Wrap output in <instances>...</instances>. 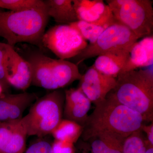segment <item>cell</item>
Listing matches in <instances>:
<instances>
[{"label": "cell", "instance_id": "cell-2", "mask_svg": "<svg viewBox=\"0 0 153 153\" xmlns=\"http://www.w3.org/2000/svg\"><path fill=\"white\" fill-rule=\"evenodd\" d=\"M49 17L47 7L21 12H0V37L14 47L28 43L44 52L42 40Z\"/></svg>", "mask_w": 153, "mask_h": 153}, {"label": "cell", "instance_id": "cell-20", "mask_svg": "<svg viewBox=\"0 0 153 153\" xmlns=\"http://www.w3.org/2000/svg\"><path fill=\"white\" fill-rule=\"evenodd\" d=\"M69 25L75 28L84 40L89 41L91 44L95 43L102 32L108 27L105 26L91 24L80 20L71 23Z\"/></svg>", "mask_w": 153, "mask_h": 153}, {"label": "cell", "instance_id": "cell-10", "mask_svg": "<svg viewBox=\"0 0 153 153\" xmlns=\"http://www.w3.org/2000/svg\"><path fill=\"white\" fill-rule=\"evenodd\" d=\"M78 20L108 27L117 22L102 0H72Z\"/></svg>", "mask_w": 153, "mask_h": 153}, {"label": "cell", "instance_id": "cell-15", "mask_svg": "<svg viewBox=\"0 0 153 153\" xmlns=\"http://www.w3.org/2000/svg\"><path fill=\"white\" fill-rule=\"evenodd\" d=\"M153 62V36H152L144 37L134 44L127 61L120 73L151 66Z\"/></svg>", "mask_w": 153, "mask_h": 153}, {"label": "cell", "instance_id": "cell-25", "mask_svg": "<svg viewBox=\"0 0 153 153\" xmlns=\"http://www.w3.org/2000/svg\"><path fill=\"white\" fill-rule=\"evenodd\" d=\"M52 153H75L74 144L55 140L52 143Z\"/></svg>", "mask_w": 153, "mask_h": 153}, {"label": "cell", "instance_id": "cell-26", "mask_svg": "<svg viewBox=\"0 0 153 153\" xmlns=\"http://www.w3.org/2000/svg\"><path fill=\"white\" fill-rule=\"evenodd\" d=\"M141 130L146 134L147 138L149 142L153 146V123L149 125L143 124L141 127Z\"/></svg>", "mask_w": 153, "mask_h": 153}, {"label": "cell", "instance_id": "cell-23", "mask_svg": "<svg viewBox=\"0 0 153 153\" xmlns=\"http://www.w3.org/2000/svg\"><path fill=\"white\" fill-rule=\"evenodd\" d=\"M9 44L0 42V86L7 92L10 87L8 80Z\"/></svg>", "mask_w": 153, "mask_h": 153}, {"label": "cell", "instance_id": "cell-21", "mask_svg": "<svg viewBox=\"0 0 153 153\" xmlns=\"http://www.w3.org/2000/svg\"><path fill=\"white\" fill-rule=\"evenodd\" d=\"M45 6L43 0H0V8L13 12L41 8Z\"/></svg>", "mask_w": 153, "mask_h": 153}, {"label": "cell", "instance_id": "cell-14", "mask_svg": "<svg viewBox=\"0 0 153 153\" xmlns=\"http://www.w3.org/2000/svg\"><path fill=\"white\" fill-rule=\"evenodd\" d=\"M7 71L10 86L25 91L31 85L32 71L30 63L10 45Z\"/></svg>", "mask_w": 153, "mask_h": 153}, {"label": "cell", "instance_id": "cell-7", "mask_svg": "<svg viewBox=\"0 0 153 153\" xmlns=\"http://www.w3.org/2000/svg\"><path fill=\"white\" fill-rule=\"evenodd\" d=\"M138 38L128 28L117 22L102 32L95 43L88 44L80 53L71 58L73 63L79 64L89 58L117 50L130 51Z\"/></svg>", "mask_w": 153, "mask_h": 153}, {"label": "cell", "instance_id": "cell-8", "mask_svg": "<svg viewBox=\"0 0 153 153\" xmlns=\"http://www.w3.org/2000/svg\"><path fill=\"white\" fill-rule=\"evenodd\" d=\"M42 44L61 60L71 59L79 55L88 44L79 32L69 25H59L45 31Z\"/></svg>", "mask_w": 153, "mask_h": 153}, {"label": "cell", "instance_id": "cell-16", "mask_svg": "<svg viewBox=\"0 0 153 153\" xmlns=\"http://www.w3.org/2000/svg\"><path fill=\"white\" fill-rule=\"evenodd\" d=\"M129 50H117L99 55L93 66L100 72L116 78L126 65Z\"/></svg>", "mask_w": 153, "mask_h": 153}, {"label": "cell", "instance_id": "cell-11", "mask_svg": "<svg viewBox=\"0 0 153 153\" xmlns=\"http://www.w3.org/2000/svg\"><path fill=\"white\" fill-rule=\"evenodd\" d=\"M27 136L23 119L0 122V153H24Z\"/></svg>", "mask_w": 153, "mask_h": 153}, {"label": "cell", "instance_id": "cell-13", "mask_svg": "<svg viewBox=\"0 0 153 153\" xmlns=\"http://www.w3.org/2000/svg\"><path fill=\"white\" fill-rule=\"evenodd\" d=\"M64 92L63 117L83 127L89 116L88 113L91 107V101L79 88L66 89Z\"/></svg>", "mask_w": 153, "mask_h": 153}, {"label": "cell", "instance_id": "cell-4", "mask_svg": "<svg viewBox=\"0 0 153 153\" xmlns=\"http://www.w3.org/2000/svg\"><path fill=\"white\" fill-rule=\"evenodd\" d=\"M26 49L21 55L29 62L32 68L31 85L53 91L81 79L82 75L78 66L71 61L53 59L39 49Z\"/></svg>", "mask_w": 153, "mask_h": 153}, {"label": "cell", "instance_id": "cell-18", "mask_svg": "<svg viewBox=\"0 0 153 153\" xmlns=\"http://www.w3.org/2000/svg\"><path fill=\"white\" fill-rule=\"evenodd\" d=\"M44 2L49 17L56 22L69 25L78 21L72 0H45Z\"/></svg>", "mask_w": 153, "mask_h": 153}, {"label": "cell", "instance_id": "cell-1", "mask_svg": "<svg viewBox=\"0 0 153 153\" xmlns=\"http://www.w3.org/2000/svg\"><path fill=\"white\" fill-rule=\"evenodd\" d=\"M143 122L140 114L108 94L104 100L95 105L83 127L81 136L85 142L101 132L115 133L127 137L140 129Z\"/></svg>", "mask_w": 153, "mask_h": 153}, {"label": "cell", "instance_id": "cell-24", "mask_svg": "<svg viewBox=\"0 0 153 153\" xmlns=\"http://www.w3.org/2000/svg\"><path fill=\"white\" fill-rule=\"evenodd\" d=\"M43 138H38L25 151V153H52V143Z\"/></svg>", "mask_w": 153, "mask_h": 153}, {"label": "cell", "instance_id": "cell-5", "mask_svg": "<svg viewBox=\"0 0 153 153\" xmlns=\"http://www.w3.org/2000/svg\"><path fill=\"white\" fill-rule=\"evenodd\" d=\"M65 92L53 90L37 99L24 121L28 136L43 138L52 134L63 119Z\"/></svg>", "mask_w": 153, "mask_h": 153}, {"label": "cell", "instance_id": "cell-17", "mask_svg": "<svg viewBox=\"0 0 153 153\" xmlns=\"http://www.w3.org/2000/svg\"><path fill=\"white\" fill-rule=\"evenodd\" d=\"M125 137L111 132H101L88 140L93 153H122Z\"/></svg>", "mask_w": 153, "mask_h": 153}, {"label": "cell", "instance_id": "cell-27", "mask_svg": "<svg viewBox=\"0 0 153 153\" xmlns=\"http://www.w3.org/2000/svg\"><path fill=\"white\" fill-rule=\"evenodd\" d=\"M146 149L145 153H153V146L151 144L146 140Z\"/></svg>", "mask_w": 153, "mask_h": 153}, {"label": "cell", "instance_id": "cell-6", "mask_svg": "<svg viewBox=\"0 0 153 153\" xmlns=\"http://www.w3.org/2000/svg\"><path fill=\"white\" fill-rule=\"evenodd\" d=\"M114 19L140 39L153 36V1L151 0H108Z\"/></svg>", "mask_w": 153, "mask_h": 153}, {"label": "cell", "instance_id": "cell-22", "mask_svg": "<svg viewBox=\"0 0 153 153\" xmlns=\"http://www.w3.org/2000/svg\"><path fill=\"white\" fill-rule=\"evenodd\" d=\"M141 129L134 132L126 138L122 153H145L146 149V140Z\"/></svg>", "mask_w": 153, "mask_h": 153}, {"label": "cell", "instance_id": "cell-29", "mask_svg": "<svg viewBox=\"0 0 153 153\" xmlns=\"http://www.w3.org/2000/svg\"><path fill=\"white\" fill-rule=\"evenodd\" d=\"M3 91L2 88L1 87V86H0V95L1 94L2 92Z\"/></svg>", "mask_w": 153, "mask_h": 153}, {"label": "cell", "instance_id": "cell-19", "mask_svg": "<svg viewBox=\"0 0 153 153\" xmlns=\"http://www.w3.org/2000/svg\"><path fill=\"white\" fill-rule=\"evenodd\" d=\"M83 127L74 122L63 119L51 134L55 140L74 144L82 134Z\"/></svg>", "mask_w": 153, "mask_h": 153}, {"label": "cell", "instance_id": "cell-12", "mask_svg": "<svg viewBox=\"0 0 153 153\" xmlns=\"http://www.w3.org/2000/svg\"><path fill=\"white\" fill-rule=\"evenodd\" d=\"M38 99L35 93L25 92L0 95V122L19 120L25 110Z\"/></svg>", "mask_w": 153, "mask_h": 153}, {"label": "cell", "instance_id": "cell-30", "mask_svg": "<svg viewBox=\"0 0 153 153\" xmlns=\"http://www.w3.org/2000/svg\"><path fill=\"white\" fill-rule=\"evenodd\" d=\"M2 11H3L0 8V12H2Z\"/></svg>", "mask_w": 153, "mask_h": 153}, {"label": "cell", "instance_id": "cell-3", "mask_svg": "<svg viewBox=\"0 0 153 153\" xmlns=\"http://www.w3.org/2000/svg\"><path fill=\"white\" fill-rule=\"evenodd\" d=\"M116 79L115 87L108 94L139 113L144 121L153 122L152 71L140 69L120 72Z\"/></svg>", "mask_w": 153, "mask_h": 153}, {"label": "cell", "instance_id": "cell-9", "mask_svg": "<svg viewBox=\"0 0 153 153\" xmlns=\"http://www.w3.org/2000/svg\"><path fill=\"white\" fill-rule=\"evenodd\" d=\"M79 81L78 88L95 105L104 100L117 84L116 78L100 72L92 66Z\"/></svg>", "mask_w": 153, "mask_h": 153}, {"label": "cell", "instance_id": "cell-28", "mask_svg": "<svg viewBox=\"0 0 153 153\" xmlns=\"http://www.w3.org/2000/svg\"><path fill=\"white\" fill-rule=\"evenodd\" d=\"M79 150L78 151L77 153L75 152V153H93L92 152H89V150L87 149H86V147H82L80 148H79Z\"/></svg>", "mask_w": 153, "mask_h": 153}]
</instances>
